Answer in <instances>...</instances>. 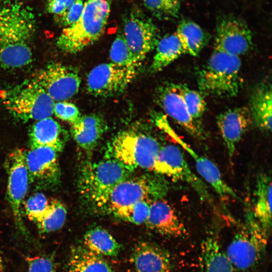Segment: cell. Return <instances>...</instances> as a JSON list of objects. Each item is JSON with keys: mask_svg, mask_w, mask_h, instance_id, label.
Masks as SVG:
<instances>
[{"mask_svg": "<svg viewBox=\"0 0 272 272\" xmlns=\"http://www.w3.org/2000/svg\"><path fill=\"white\" fill-rule=\"evenodd\" d=\"M252 45V35L246 23L233 16H224L216 23L215 47L240 57Z\"/></svg>", "mask_w": 272, "mask_h": 272, "instance_id": "14", "label": "cell"}, {"mask_svg": "<svg viewBox=\"0 0 272 272\" xmlns=\"http://www.w3.org/2000/svg\"><path fill=\"white\" fill-rule=\"evenodd\" d=\"M84 6L83 0H76L70 9L56 22L64 28L69 27L76 22L80 17Z\"/></svg>", "mask_w": 272, "mask_h": 272, "instance_id": "38", "label": "cell"}, {"mask_svg": "<svg viewBox=\"0 0 272 272\" xmlns=\"http://www.w3.org/2000/svg\"><path fill=\"white\" fill-rule=\"evenodd\" d=\"M180 0H144L145 7L158 19H169L178 14Z\"/></svg>", "mask_w": 272, "mask_h": 272, "instance_id": "34", "label": "cell"}, {"mask_svg": "<svg viewBox=\"0 0 272 272\" xmlns=\"http://www.w3.org/2000/svg\"><path fill=\"white\" fill-rule=\"evenodd\" d=\"M153 137L132 130L118 133L112 141L113 158L129 169L142 168L153 170L161 146Z\"/></svg>", "mask_w": 272, "mask_h": 272, "instance_id": "7", "label": "cell"}, {"mask_svg": "<svg viewBox=\"0 0 272 272\" xmlns=\"http://www.w3.org/2000/svg\"><path fill=\"white\" fill-rule=\"evenodd\" d=\"M23 149L16 148L6 160L8 173L7 194L11 210L18 226L23 230L22 207L27 192L29 177Z\"/></svg>", "mask_w": 272, "mask_h": 272, "instance_id": "13", "label": "cell"}, {"mask_svg": "<svg viewBox=\"0 0 272 272\" xmlns=\"http://www.w3.org/2000/svg\"><path fill=\"white\" fill-rule=\"evenodd\" d=\"M267 235L248 212L244 227L238 231L225 252L238 271H246L256 267L266 249Z\"/></svg>", "mask_w": 272, "mask_h": 272, "instance_id": "6", "label": "cell"}, {"mask_svg": "<svg viewBox=\"0 0 272 272\" xmlns=\"http://www.w3.org/2000/svg\"><path fill=\"white\" fill-rule=\"evenodd\" d=\"M123 35L135 60L141 64L157 46L158 30L152 20L138 9H133L123 18Z\"/></svg>", "mask_w": 272, "mask_h": 272, "instance_id": "8", "label": "cell"}, {"mask_svg": "<svg viewBox=\"0 0 272 272\" xmlns=\"http://www.w3.org/2000/svg\"><path fill=\"white\" fill-rule=\"evenodd\" d=\"M162 125L167 133L193 158L198 174L212 186L222 199L229 197L240 199L234 190L224 180L220 170L214 163L195 152L167 123L163 122Z\"/></svg>", "mask_w": 272, "mask_h": 272, "instance_id": "17", "label": "cell"}, {"mask_svg": "<svg viewBox=\"0 0 272 272\" xmlns=\"http://www.w3.org/2000/svg\"><path fill=\"white\" fill-rule=\"evenodd\" d=\"M132 171L113 158L86 163L79 176L80 193L91 208L106 210L111 192Z\"/></svg>", "mask_w": 272, "mask_h": 272, "instance_id": "2", "label": "cell"}, {"mask_svg": "<svg viewBox=\"0 0 272 272\" xmlns=\"http://www.w3.org/2000/svg\"><path fill=\"white\" fill-rule=\"evenodd\" d=\"M28 272H56L50 258L41 255L27 257Z\"/></svg>", "mask_w": 272, "mask_h": 272, "instance_id": "37", "label": "cell"}, {"mask_svg": "<svg viewBox=\"0 0 272 272\" xmlns=\"http://www.w3.org/2000/svg\"><path fill=\"white\" fill-rule=\"evenodd\" d=\"M66 215L67 211L62 202L57 199H51L47 210L36 224L43 233L54 232L63 226Z\"/></svg>", "mask_w": 272, "mask_h": 272, "instance_id": "30", "label": "cell"}, {"mask_svg": "<svg viewBox=\"0 0 272 272\" xmlns=\"http://www.w3.org/2000/svg\"><path fill=\"white\" fill-rule=\"evenodd\" d=\"M163 186L158 179L151 176H142L124 179L111 192L106 211L112 214L120 209L141 201L152 202V199L161 198Z\"/></svg>", "mask_w": 272, "mask_h": 272, "instance_id": "9", "label": "cell"}, {"mask_svg": "<svg viewBox=\"0 0 272 272\" xmlns=\"http://www.w3.org/2000/svg\"><path fill=\"white\" fill-rule=\"evenodd\" d=\"M240 57L214 48L197 75L201 94L221 97L235 96L242 86Z\"/></svg>", "mask_w": 272, "mask_h": 272, "instance_id": "4", "label": "cell"}, {"mask_svg": "<svg viewBox=\"0 0 272 272\" xmlns=\"http://www.w3.org/2000/svg\"><path fill=\"white\" fill-rule=\"evenodd\" d=\"M153 170L188 183L203 200L210 199L207 185L191 171L180 149L174 145L161 147Z\"/></svg>", "mask_w": 272, "mask_h": 272, "instance_id": "10", "label": "cell"}, {"mask_svg": "<svg viewBox=\"0 0 272 272\" xmlns=\"http://www.w3.org/2000/svg\"><path fill=\"white\" fill-rule=\"evenodd\" d=\"M36 27L33 13L21 3L0 7V65L20 68L32 59L31 46Z\"/></svg>", "mask_w": 272, "mask_h": 272, "instance_id": "1", "label": "cell"}, {"mask_svg": "<svg viewBox=\"0 0 272 272\" xmlns=\"http://www.w3.org/2000/svg\"><path fill=\"white\" fill-rule=\"evenodd\" d=\"M178 37L185 54L196 56L207 44V33L197 23L187 20L181 21L175 32Z\"/></svg>", "mask_w": 272, "mask_h": 272, "instance_id": "27", "label": "cell"}, {"mask_svg": "<svg viewBox=\"0 0 272 272\" xmlns=\"http://www.w3.org/2000/svg\"><path fill=\"white\" fill-rule=\"evenodd\" d=\"M53 113L58 118L73 124L80 117L78 107L74 104L65 101L54 103Z\"/></svg>", "mask_w": 272, "mask_h": 272, "instance_id": "36", "label": "cell"}, {"mask_svg": "<svg viewBox=\"0 0 272 272\" xmlns=\"http://www.w3.org/2000/svg\"><path fill=\"white\" fill-rule=\"evenodd\" d=\"M31 147H45L62 151L65 142L64 131L51 117L36 121L30 132Z\"/></svg>", "mask_w": 272, "mask_h": 272, "instance_id": "22", "label": "cell"}, {"mask_svg": "<svg viewBox=\"0 0 272 272\" xmlns=\"http://www.w3.org/2000/svg\"><path fill=\"white\" fill-rule=\"evenodd\" d=\"M0 272H4V265L2 257L0 254Z\"/></svg>", "mask_w": 272, "mask_h": 272, "instance_id": "41", "label": "cell"}, {"mask_svg": "<svg viewBox=\"0 0 272 272\" xmlns=\"http://www.w3.org/2000/svg\"><path fill=\"white\" fill-rule=\"evenodd\" d=\"M176 86L189 114L193 119L199 121L206 108V103L202 94L183 85L176 84Z\"/></svg>", "mask_w": 272, "mask_h": 272, "instance_id": "32", "label": "cell"}, {"mask_svg": "<svg viewBox=\"0 0 272 272\" xmlns=\"http://www.w3.org/2000/svg\"><path fill=\"white\" fill-rule=\"evenodd\" d=\"M68 268L69 272H114L110 264L101 256L84 246L72 248Z\"/></svg>", "mask_w": 272, "mask_h": 272, "instance_id": "26", "label": "cell"}, {"mask_svg": "<svg viewBox=\"0 0 272 272\" xmlns=\"http://www.w3.org/2000/svg\"><path fill=\"white\" fill-rule=\"evenodd\" d=\"M51 199L42 193L37 192L24 203L25 213L28 219L36 223L47 210Z\"/></svg>", "mask_w": 272, "mask_h": 272, "instance_id": "35", "label": "cell"}, {"mask_svg": "<svg viewBox=\"0 0 272 272\" xmlns=\"http://www.w3.org/2000/svg\"><path fill=\"white\" fill-rule=\"evenodd\" d=\"M271 179L266 174L257 177L253 217L268 236L271 228Z\"/></svg>", "mask_w": 272, "mask_h": 272, "instance_id": "23", "label": "cell"}, {"mask_svg": "<svg viewBox=\"0 0 272 272\" xmlns=\"http://www.w3.org/2000/svg\"><path fill=\"white\" fill-rule=\"evenodd\" d=\"M4 4L20 3L22 0H2Z\"/></svg>", "mask_w": 272, "mask_h": 272, "instance_id": "40", "label": "cell"}, {"mask_svg": "<svg viewBox=\"0 0 272 272\" xmlns=\"http://www.w3.org/2000/svg\"><path fill=\"white\" fill-rule=\"evenodd\" d=\"M130 260L135 272H171L172 263L168 253L150 242L137 244Z\"/></svg>", "mask_w": 272, "mask_h": 272, "instance_id": "20", "label": "cell"}, {"mask_svg": "<svg viewBox=\"0 0 272 272\" xmlns=\"http://www.w3.org/2000/svg\"><path fill=\"white\" fill-rule=\"evenodd\" d=\"M248 108L242 107L229 109L217 117V124L230 158L235 152L237 144L251 123Z\"/></svg>", "mask_w": 272, "mask_h": 272, "instance_id": "18", "label": "cell"}, {"mask_svg": "<svg viewBox=\"0 0 272 272\" xmlns=\"http://www.w3.org/2000/svg\"><path fill=\"white\" fill-rule=\"evenodd\" d=\"M111 62L118 65L138 70L139 64L134 59L122 33L119 32L110 50Z\"/></svg>", "mask_w": 272, "mask_h": 272, "instance_id": "31", "label": "cell"}, {"mask_svg": "<svg viewBox=\"0 0 272 272\" xmlns=\"http://www.w3.org/2000/svg\"><path fill=\"white\" fill-rule=\"evenodd\" d=\"M204 272H238L215 236L207 237L201 245Z\"/></svg>", "mask_w": 272, "mask_h": 272, "instance_id": "25", "label": "cell"}, {"mask_svg": "<svg viewBox=\"0 0 272 272\" xmlns=\"http://www.w3.org/2000/svg\"><path fill=\"white\" fill-rule=\"evenodd\" d=\"M110 12L108 0H86L78 21L62 30L57 40V46L74 54L93 44L104 33Z\"/></svg>", "mask_w": 272, "mask_h": 272, "instance_id": "3", "label": "cell"}, {"mask_svg": "<svg viewBox=\"0 0 272 272\" xmlns=\"http://www.w3.org/2000/svg\"><path fill=\"white\" fill-rule=\"evenodd\" d=\"M84 246L100 256H116L120 250L118 242L105 229L96 227L89 229L84 236Z\"/></svg>", "mask_w": 272, "mask_h": 272, "instance_id": "29", "label": "cell"}, {"mask_svg": "<svg viewBox=\"0 0 272 272\" xmlns=\"http://www.w3.org/2000/svg\"><path fill=\"white\" fill-rule=\"evenodd\" d=\"M155 95L157 103L168 116L192 136L199 139L205 137L202 127L199 121L189 114L176 84L161 85L157 89Z\"/></svg>", "mask_w": 272, "mask_h": 272, "instance_id": "15", "label": "cell"}, {"mask_svg": "<svg viewBox=\"0 0 272 272\" xmlns=\"http://www.w3.org/2000/svg\"><path fill=\"white\" fill-rule=\"evenodd\" d=\"M145 223L151 229L171 237H183L187 232L174 209L161 198L150 203L149 215Z\"/></svg>", "mask_w": 272, "mask_h": 272, "instance_id": "19", "label": "cell"}, {"mask_svg": "<svg viewBox=\"0 0 272 272\" xmlns=\"http://www.w3.org/2000/svg\"><path fill=\"white\" fill-rule=\"evenodd\" d=\"M54 101H65L79 91L81 78L75 69L59 63L47 65L34 79Z\"/></svg>", "mask_w": 272, "mask_h": 272, "instance_id": "12", "label": "cell"}, {"mask_svg": "<svg viewBox=\"0 0 272 272\" xmlns=\"http://www.w3.org/2000/svg\"><path fill=\"white\" fill-rule=\"evenodd\" d=\"M272 94L270 84L263 83L252 93L249 109L252 120L260 129L271 131Z\"/></svg>", "mask_w": 272, "mask_h": 272, "instance_id": "24", "label": "cell"}, {"mask_svg": "<svg viewBox=\"0 0 272 272\" xmlns=\"http://www.w3.org/2000/svg\"><path fill=\"white\" fill-rule=\"evenodd\" d=\"M76 1L47 0L46 11L56 22L70 9Z\"/></svg>", "mask_w": 272, "mask_h": 272, "instance_id": "39", "label": "cell"}, {"mask_svg": "<svg viewBox=\"0 0 272 272\" xmlns=\"http://www.w3.org/2000/svg\"><path fill=\"white\" fill-rule=\"evenodd\" d=\"M183 54H185L184 50L176 33L166 35L160 39L156 47L151 72L156 73L162 70Z\"/></svg>", "mask_w": 272, "mask_h": 272, "instance_id": "28", "label": "cell"}, {"mask_svg": "<svg viewBox=\"0 0 272 272\" xmlns=\"http://www.w3.org/2000/svg\"><path fill=\"white\" fill-rule=\"evenodd\" d=\"M57 152L45 147H31L25 152L29 181L45 184L57 183L60 170Z\"/></svg>", "mask_w": 272, "mask_h": 272, "instance_id": "16", "label": "cell"}, {"mask_svg": "<svg viewBox=\"0 0 272 272\" xmlns=\"http://www.w3.org/2000/svg\"><path fill=\"white\" fill-rule=\"evenodd\" d=\"M150 203L147 201H141L118 210L113 214L122 220L134 224H142L145 223L148 219Z\"/></svg>", "mask_w": 272, "mask_h": 272, "instance_id": "33", "label": "cell"}, {"mask_svg": "<svg viewBox=\"0 0 272 272\" xmlns=\"http://www.w3.org/2000/svg\"><path fill=\"white\" fill-rule=\"evenodd\" d=\"M138 70L104 63L94 67L87 79V90L96 97H108L122 93L132 81Z\"/></svg>", "mask_w": 272, "mask_h": 272, "instance_id": "11", "label": "cell"}, {"mask_svg": "<svg viewBox=\"0 0 272 272\" xmlns=\"http://www.w3.org/2000/svg\"><path fill=\"white\" fill-rule=\"evenodd\" d=\"M0 99L10 113L22 121H38L53 113L54 101L34 80L1 91Z\"/></svg>", "mask_w": 272, "mask_h": 272, "instance_id": "5", "label": "cell"}, {"mask_svg": "<svg viewBox=\"0 0 272 272\" xmlns=\"http://www.w3.org/2000/svg\"><path fill=\"white\" fill-rule=\"evenodd\" d=\"M106 120L99 114L80 116L72 124L71 133L77 144L83 150L90 151L107 131Z\"/></svg>", "mask_w": 272, "mask_h": 272, "instance_id": "21", "label": "cell"}]
</instances>
